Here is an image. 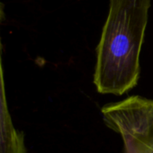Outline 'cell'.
<instances>
[{"label": "cell", "instance_id": "2", "mask_svg": "<svg viewBox=\"0 0 153 153\" xmlns=\"http://www.w3.org/2000/svg\"><path fill=\"white\" fill-rule=\"evenodd\" d=\"M101 114L106 126L119 134L125 153H153V100L132 96L105 105Z\"/></svg>", "mask_w": 153, "mask_h": 153}, {"label": "cell", "instance_id": "1", "mask_svg": "<svg viewBox=\"0 0 153 153\" xmlns=\"http://www.w3.org/2000/svg\"><path fill=\"white\" fill-rule=\"evenodd\" d=\"M152 0H110L96 48L93 82L98 92L123 95L139 81L140 55Z\"/></svg>", "mask_w": 153, "mask_h": 153}, {"label": "cell", "instance_id": "3", "mask_svg": "<svg viewBox=\"0 0 153 153\" xmlns=\"http://www.w3.org/2000/svg\"><path fill=\"white\" fill-rule=\"evenodd\" d=\"M0 127H1V152L28 153L23 134L18 132L12 121L9 112L3 68H1V100H0Z\"/></svg>", "mask_w": 153, "mask_h": 153}]
</instances>
